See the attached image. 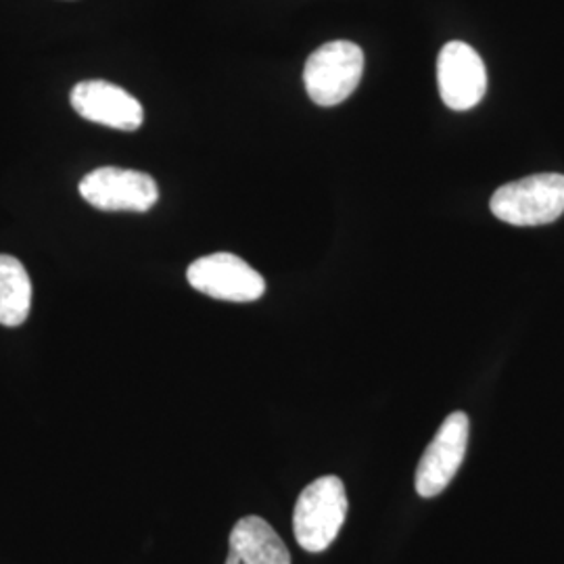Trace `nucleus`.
I'll return each instance as SVG.
<instances>
[{
	"label": "nucleus",
	"mask_w": 564,
	"mask_h": 564,
	"mask_svg": "<svg viewBox=\"0 0 564 564\" xmlns=\"http://www.w3.org/2000/svg\"><path fill=\"white\" fill-rule=\"evenodd\" d=\"M347 494L339 477L326 475L307 485L293 512L295 540L305 552L318 554L333 544L347 517Z\"/></svg>",
	"instance_id": "f257e3e1"
},
{
	"label": "nucleus",
	"mask_w": 564,
	"mask_h": 564,
	"mask_svg": "<svg viewBox=\"0 0 564 564\" xmlns=\"http://www.w3.org/2000/svg\"><path fill=\"white\" fill-rule=\"evenodd\" d=\"M491 214L512 226H544L564 214L563 174H535L508 182L491 197Z\"/></svg>",
	"instance_id": "f03ea898"
},
{
	"label": "nucleus",
	"mask_w": 564,
	"mask_h": 564,
	"mask_svg": "<svg viewBox=\"0 0 564 564\" xmlns=\"http://www.w3.org/2000/svg\"><path fill=\"white\" fill-rule=\"evenodd\" d=\"M362 74V48L354 42L335 41L310 55L303 82L312 101L321 107H335L354 95Z\"/></svg>",
	"instance_id": "7ed1b4c3"
},
{
	"label": "nucleus",
	"mask_w": 564,
	"mask_h": 564,
	"mask_svg": "<svg viewBox=\"0 0 564 564\" xmlns=\"http://www.w3.org/2000/svg\"><path fill=\"white\" fill-rule=\"evenodd\" d=\"M82 199L101 212H149L158 199V182L149 174L123 167H99L82 178Z\"/></svg>",
	"instance_id": "20e7f679"
},
{
	"label": "nucleus",
	"mask_w": 564,
	"mask_h": 564,
	"mask_svg": "<svg viewBox=\"0 0 564 564\" xmlns=\"http://www.w3.org/2000/svg\"><path fill=\"white\" fill-rule=\"evenodd\" d=\"M186 279L193 289L220 302H258L265 281L258 270L232 253H212L191 263Z\"/></svg>",
	"instance_id": "39448f33"
},
{
	"label": "nucleus",
	"mask_w": 564,
	"mask_h": 564,
	"mask_svg": "<svg viewBox=\"0 0 564 564\" xmlns=\"http://www.w3.org/2000/svg\"><path fill=\"white\" fill-rule=\"evenodd\" d=\"M470 421L464 412H454L440 426L433 442L424 449L416 468V491L423 498H435L444 491L463 466L468 447Z\"/></svg>",
	"instance_id": "423d86ee"
},
{
	"label": "nucleus",
	"mask_w": 564,
	"mask_h": 564,
	"mask_svg": "<svg viewBox=\"0 0 564 564\" xmlns=\"http://www.w3.org/2000/svg\"><path fill=\"white\" fill-rule=\"evenodd\" d=\"M437 84L445 107L468 111L487 93V69L481 55L466 42H447L437 59Z\"/></svg>",
	"instance_id": "0eeeda50"
},
{
	"label": "nucleus",
	"mask_w": 564,
	"mask_h": 564,
	"mask_svg": "<svg viewBox=\"0 0 564 564\" xmlns=\"http://www.w3.org/2000/svg\"><path fill=\"white\" fill-rule=\"evenodd\" d=\"M69 101L84 120L101 123L113 130L134 132L144 121V109L130 93L105 80H86L74 86Z\"/></svg>",
	"instance_id": "6e6552de"
},
{
	"label": "nucleus",
	"mask_w": 564,
	"mask_h": 564,
	"mask_svg": "<svg viewBox=\"0 0 564 564\" xmlns=\"http://www.w3.org/2000/svg\"><path fill=\"white\" fill-rule=\"evenodd\" d=\"M226 564H291V554L270 523L245 517L230 533Z\"/></svg>",
	"instance_id": "1a4fd4ad"
},
{
	"label": "nucleus",
	"mask_w": 564,
	"mask_h": 564,
	"mask_svg": "<svg viewBox=\"0 0 564 564\" xmlns=\"http://www.w3.org/2000/svg\"><path fill=\"white\" fill-rule=\"evenodd\" d=\"M32 310V281L23 263L13 256H0V324L20 326Z\"/></svg>",
	"instance_id": "9d476101"
}]
</instances>
